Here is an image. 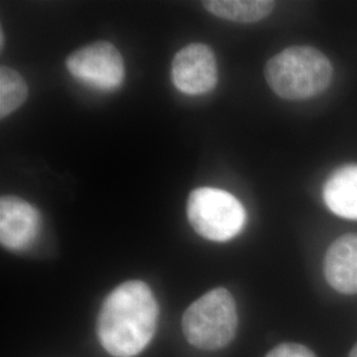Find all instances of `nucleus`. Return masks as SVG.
Here are the masks:
<instances>
[{
    "label": "nucleus",
    "instance_id": "1",
    "mask_svg": "<svg viewBox=\"0 0 357 357\" xmlns=\"http://www.w3.org/2000/svg\"><path fill=\"white\" fill-rule=\"evenodd\" d=\"M158 315V302L149 284L125 282L103 301L97 320L100 343L112 356H137L153 340Z\"/></svg>",
    "mask_w": 357,
    "mask_h": 357
},
{
    "label": "nucleus",
    "instance_id": "2",
    "mask_svg": "<svg viewBox=\"0 0 357 357\" xmlns=\"http://www.w3.org/2000/svg\"><path fill=\"white\" fill-rule=\"evenodd\" d=\"M333 69L326 54L312 47H290L271 57L265 68L268 86L283 100L312 98L331 85Z\"/></svg>",
    "mask_w": 357,
    "mask_h": 357
},
{
    "label": "nucleus",
    "instance_id": "3",
    "mask_svg": "<svg viewBox=\"0 0 357 357\" xmlns=\"http://www.w3.org/2000/svg\"><path fill=\"white\" fill-rule=\"evenodd\" d=\"M238 314L233 295L222 287L195 301L183 315V332L190 344L217 351L231 343L237 333Z\"/></svg>",
    "mask_w": 357,
    "mask_h": 357
},
{
    "label": "nucleus",
    "instance_id": "4",
    "mask_svg": "<svg viewBox=\"0 0 357 357\" xmlns=\"http://www.w3.org/2000/svg\"><path fill=\"white\" fill-rule=\"evenodd\" d=\"M187 216L197 234L211 241L225 243L243 230L246 212L229 192L202 187L191 192Z\"/></svg>",
    "mask_w": 357,
    "mask_h": 357
},
{
    "label": "nucleus",
    "instance_id": "5",
    "mask_svg": "<svg viewBox=\"0 0 357 357\" xmlns=\"http://www.w3.org/2000/svg\"><path fill=\"white\" fill-rule=\"evenodd\" d=\"M66 68L72 76L94 89L112 91L125 79L123 57L109 41H96L69 54Z\"/></svg>",
    "mask_w": 357,
    "mask_h": 357
},
{
    "label": "nucleus",
    "instance_id": "6",
    "mask_svg": "<svg viewBox=\"0 0 357 357\" xmlns=\"http://www.w3.org/2000/svg\"><path fill=\"white\" fill-rule=\"evenodd\" d=\"M218 79L216 56L205 44H190L172 60V82L188 96H202L215 89Z\"/></svg>",
    "mask_w": 357,
    "mask_h": 357
},
{
    "label": "nucleus",
    "instance_id": "7",
    "mask_svg": "<svg viewBox=\"0 0 357 357\" xmlns=\"http://www.w3.org/2000/svg\"><path fill=\"white\" fill-rule=\"evenodd\" d=\"M41 217L33 205L17 196L0 199V243L10 250H24L38 238Z\"/></svg>",
    "mask_w": 357,
    "mask_h": 357
},
{
    "label": "nucleus",
    "instance_id": "8",
    "mask_svg": "<svg viewBox=\"0 0 357 357\" xmlns=\"http://www.w3.org/2000/svg\"><path fill=\"white\" fill-rule=\"evenodd\" d=\"M324 275L337 293L357 294V234H345L331 243L324 257Z\"/></svg>",
    "mask_w": 357,
    "mask_h": 357
},
{
    "label": "nucleus",
    "instance_id": "9",
    "mask_svg": "<svg viewBox=\"0 0 357 357\" xmlns=\"http://www.w3.org/2000/svg\"><path fill=\"white\" fill-rule=\"evenodd\" d=\"M323 199L335 215L357 220V165L333 171L323 187Z\"/></svg>",
    "mask_w": 357,
    "mask_h": 357
},
{
    "label": "nucleus",
    "instance_id": "10",
    "mask_svg": "<svg viewBox=\"0 0 357 357\" xmlns=\"http://www.w3.org/2000/svg\"><path fill=\"white\" fill-rule=\"evenodd\" d=\"M205 8L220 19L234 23H257L274 10L275 1L270 0H209Z\"/></svg>",
    "mask_w": 357,
    "mask_h": 357
},
{
    "label": "nucleus",
    "instance_id": "11",
    "mask_svg": "<svg viewBox=\"0 0 357 357\" xmlns=\"http://www.w3.org/2000/svg\"><path fill=\"white\" fill-rule=\"evenodd\" d=\"M28 86L24 78L13 68H0V116L13 114L26 100Z\"/></svg>",
    "mask_w": 357,
    "mask_h": 357
},
{
    "label": "nucleus",
    "instance_id": "12",
    "mask_svg": "<svg viewBox=\"0 0 357 357\" xmlns=\"http://www.w3.org/2000/svg\"><path fill=\"white\" fill-rule=\"evenodd\" d=\"M266 357H317L306 345L283 343L271 349Z\"/></svg>",
    "mask_w": 357,
    "mask_h": 357
},
{
    "label": "nucleus",
    "instance_id": "13",
    "mask_svg": "<svg viewBox=\"0 0 357 357\" xmlns=\"http://www.w3.org/2000/svg\"><path fill=\"white\" fill-rule=\"evenodd\" d=\"M349 357H357V343L355 344V347L351 349V352H349Z\"/></svg>",
    "mask_w": 357,
    "mask_h": 357
}]
</instances>
